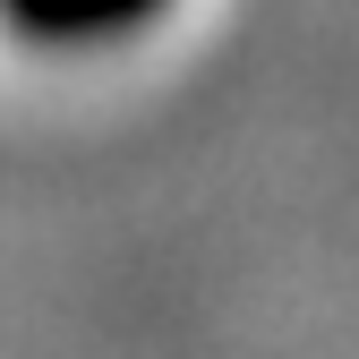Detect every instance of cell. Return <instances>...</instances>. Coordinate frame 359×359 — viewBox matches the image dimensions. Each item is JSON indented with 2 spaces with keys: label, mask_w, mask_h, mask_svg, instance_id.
I'll return each instance as SVG.
<instances>
[{
  "label": "cell",
  "mask_w": 359,
  "mask_h": 359,
  "mask_svg": "<svg viewBox=\"0 0 359 359\" xmlns=\"http://www.w3.org/2000/svg\"><path fill=\"white\" fill-rule=\"evenodd\" d=\"M197 18V0H0V52L26 69H128Z\"/></svg>",
  "instance_id": "obj_1"
}]
</instances>
